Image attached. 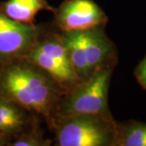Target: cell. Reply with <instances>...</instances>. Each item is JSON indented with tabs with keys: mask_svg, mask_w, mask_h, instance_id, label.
<instances>
[{
	"mask_svg": "<svg viewBox=\"0 0 146 146\" xmlns=\"http://www.w3.org/2000/svg\"><path fill=\"white\" fill-rule=\"evenodd\" d=\"M65 92L49 73L25 58L0 65V97L42 116L50 129Z\"/></svg>",
	"mask_w": 146,
	"mask_h": 146,
	"instance_id": "cell-1",
	"label": "cell"
},
{
	"mask_svg": "<svg viewBox=\"0 0 146 146\" xmlns=\"http://www.w3.org/2000/svg\"><path fill=\"white\" fill-rule=\"evenodd\" d=\"M112 65L100 68L89 78L66 91L58 105L55 119L76 115H99L112 118L108 106Z\"/></svg>",
	"mask_w": 146,
	"mask_h": 146,
	"instance_id": "cell-2",
	"label": "cell"
},
{
	"mask_svg": "<svg viewBox=\"0 0 146 146\" xmlns=\"http://www.w3.org/2000/svg\"><path fill=\"white\" fill-rule=\"evenodd\" d=\"M117 124L113 118L99 115H76L56 119L51 129L57 146H110Z\"/></svg>",
	"mask_w": 146,
	"mask_h": 146,
	"instance_id": "cell-3",
	"label": "cell"
},
{
	"mask_svg": "<svg viewBox=\"0 0 146 146\" xmlns=\"http://www.w3.org/2000/svg\"><path fill=\"white\" fill-rule=\"evenodd\" d=\"M24 58L49 73L65 91L81 82L75 73L59 33L41 35Z\"/></svg>",
	"mask_w": 146,
	"mask_h": 146,
	"instance_id": "cell-4",
	"label": "cell"
},
{
	"mask_svg": "<svg viewBox=\"0 0 146 146\" xmlns=\"http://www.w3.org/2000/svg\"><path fill=\"white\" fill-rule=\"evenodd\" d=\"M41 35L34 24L14 21L0 11V65L24 58Z\"/></svg>",
	"mask_w": 146,
	"mask_h": 146,
	"instance_id": "cell-5",
	"label": "cell"
},
{
	"mask_svg": "<svg viewBox=\"0 0 146 146\" xmlns=\"http://www.w3.org/2000/svg\"><path fill=\"white\" fill-rule=\"evenodd\" d=\"M53 14L61 32L86 30L107 22L104 11L94 0H64Z\"/></svg>",
	"mask_w": 146,
	"mask_h": 146,
	"instance_id": "cell-6",
	"label": "cell"
},
{
	"mask_svg": "<svg viewBox=\"0 0 146 146\" xmlns=\"http://www.w3.org/2000/svg\"><path fill=\"white\" fill-rule=\"evenodd\" d=\"M84 54L90 76L98 69L113 64L115 46L104 31V26L81 30Z\"/></svg>",
	"mask_w": 146,
	"mask_h": 146,
	"instance_id": "cell-7",
	"label": "cell"
},
{
	"mask_svg": "<svg viewBox=\"0 0 146 146\" xmlns=\"http://www.w3.org/2000/svg\"><path fill=\"white\" fill-rule=\"evenodd\" d=\"M35 115L21 105L0 97V136L11 142L36 125Z\"/></svg>",
	"mask_w": 146,
	"mask_h": 146,
	"instance_id": "cell-8",
	"label": "cell"
},
{
	"mask_svg": "<svg viewBox=\"0 0 146 146\" xmlns=\"http://www.w3.org/2000/svg\"><path fill=\"white\" fill-rule=\"evenodd\" d=\"M41 11L54 12V8L46 0H7L0 3V11L14 21L34 24L35 17Z\"/></svg>",
	"mask_w": 146,
	"mask_h": 146,
	"instance_id": "cell-9",
	"label": "cell"
},
{
	"mask_svg": "<svg viewBox=\"0 0 146 146\" xmlns=\"http://www.w3.org/2000/svg\"><path fill=\"white\" fill-rule=\"evenodd\" d=\"M113 145L146 146V123L131 121L117 124Z\"/></svg>",
	"mask_w": 146,
	"mask_h": 146,
	"instance_id": "cell-10",
	"label": "cell"
},
{
	"mask_svg": "<svg viewBox=\"0 0 146 146\" xmlns=\"http://www.w3.org/2000/svg\"><path fill=\"white\" fill-rule=\"evenodd\" d=\"M52 141L46 139L37 123L30 130L11 141L8 146H50Z\"/></svg>",
	"mask_w": 146,
	"mask_h": 146,
	"instance_id": "cell-11",
	"label": "cell"
},
{
	"mask_svg": "<svg viewBox=\"0 0 146 146\" xmlns=\"http://www.w3.org/2000/svg\"><path fill=\"white\" fill-rule=\"evenodd\" d=\"M135 76L141 86L146 89V57L141 60L135 69Z\"/></svg>",
	"mask_w": 146,
	"mask_h": 146,
	"instance_id": "cell-12",
	"label": "cell"
},
{
	"mask_svg": "<svg viewBox=\"0 0 146 146\" xmlns=\"http://www.w3.org/2000/svg\"><path fill=\"white\" fill-rule=\"evenodd\" d=\"M10 143V141L7 138L0 136V146H8V144Z\"/></svg>",
	"mask_w": 146,
	"mask_h": 146,
	"instance_id": "cell-13",
	"label": "cell"
}]
</instances>
